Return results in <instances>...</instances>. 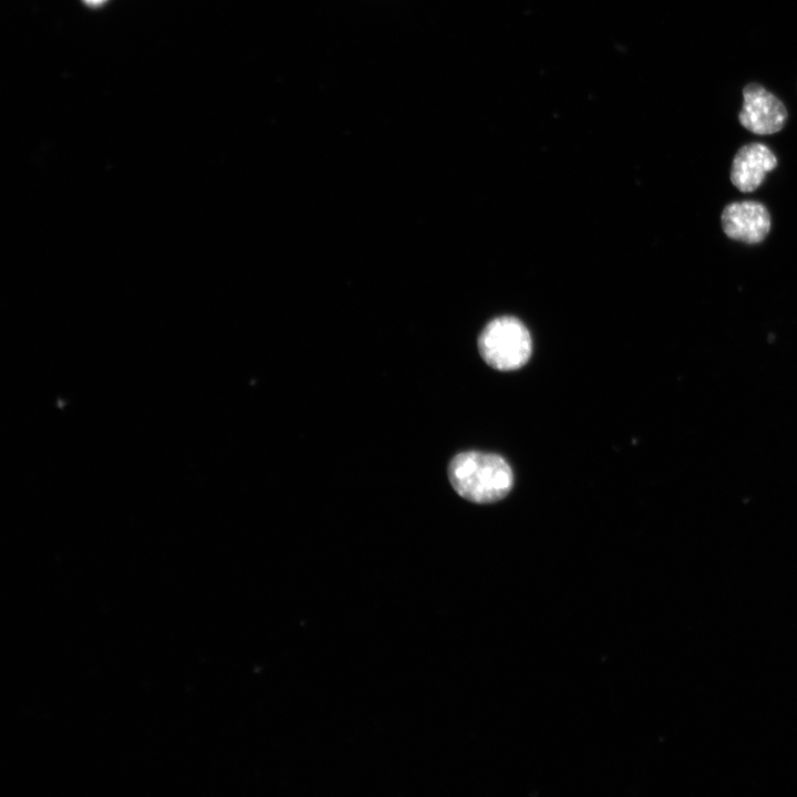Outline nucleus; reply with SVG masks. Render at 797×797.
<instances>
[{
    "mask_svg": "<svg viewBox=\"0 0 797 797\" xmlns=\"http://www.w3.org/2000/svg\"><path fill=\"white\" fill-rule=\"evenodd\" d=\"M86 4L97 7L104 3L106 0H83Z\"/></svg>",
    "mask_w": 797,
    "mask_h": 797,
    "instance_id": "6",
    "label": "nucleus"
},
{
    "mask_svg": "<svg viewBox=\"0 0 797 797\" xmlns=\"http://www.w3.org/2000/svg\"><path fill=\"white\" fill-rule=\"evenodd\" d=\"M448 478L460 497L476 504L498 501L514 485L511 467L501 456L476 451L457 454L448 465Z\"/></svg>",
    "mask_w": 797,
    "mask_h": 797,
    "instance_id": "1",
    "label": "nucleus"
},
{
    "mask_svg": "<svg viewBox=\"0 0 797 797\" xmlns=\"http://www.w3.org/2000/svg\"><path fill=\"white\" fill-rule=\"evenodd\" d=\"M721 225L729 239L755 245L767 237L772 220L765 205L754 200H743L724 207Z\"/></svg>",
    "mask_w": 797,
    "mask_h": 797,
    "instance_id": "4",
    "label": "nucleus"
},
{
    "mask_svg": "<svg viewBox=\"0 0 797 797\" xmlns=\"http://www.w3.org/2000/svg\"><path fill=\"white\" fill-rule=\"evenodd\" d=\"M777 164L776 155L767 145L757 142L745 144L733 158L731 182L742 193L754 192Z\"/></svg>",
    "mask_w": 797,
    "mask_h": 797,
    "instance_id": "5",
    "label": "nucleus"
},
{
    "mask_svg": "<svg viewBox=\"0 0 797 797\" xmlns=\"http://www.w3.org/2000/svg\"><path fill=\"white\" fill-rule=\"evenodd\" d=\"M788 113L784 103L763 85L752 82L743 89V106L738 121L757 135H770L783 130Z\"/></svg>",
    "mask_w": 797,
    "mask_h": 797,
    "instance_id": "3",
    "label": "nucleus"
},
{
    "mask_svg": "<svg viewBox=\"0 0 797 797\" xmlns=\"http://www.w3.org/2000/svg\"><path fill=\"white\" fill-rule=\"evenodd\" d=\"M478 349L484 361L499 371H514L525 365L531 354V338L521 321L501 317L482 331Z\"/></svg>",
    "mask_w": 797,
    "mask_h": 797,
    "instance_id": "2",
    "label": "nucleus"
}]
</instances>
